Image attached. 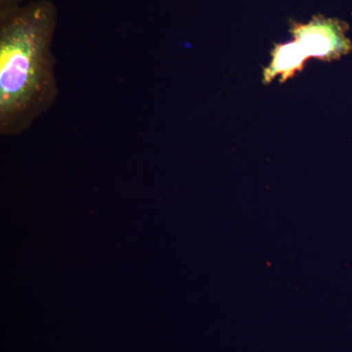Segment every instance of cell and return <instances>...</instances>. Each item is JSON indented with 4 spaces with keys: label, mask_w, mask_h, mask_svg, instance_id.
I'll use <instances>...</instances> for the list:
<instances>
[{
    "label": "cell",
    "mask_w": 352,
    "mask_h": 352,
    "mask_svg": "<svg viewBox=\"0 0 352 352\" xmlns=\"http://www.w3.org/2000/svg\"><path fill=\"white\" fill-rule=\"evenodd\" d=\"M58 12L34 0L0 12V134L29 131L59 95L52 45Z\"/></svg>",
    "instance_id": "obj_1"
},
{
    "label": "cell",
    "mask_w": 352,
    "mask_h": 352,
    "mask_svg": "<svg viewBox=\"0 0 352 352\" xmlns=\"http://www.w3.org/2000/svg\"><path fill=\"white\" fill-rule=\"evenodd\" d=\"M349 25L338 18L314 15L305 23L292 22L289 32L302 46L308 58L322 62H333L352 51V41L347 36Z\"/></svg>",
    "instance_id": "obj_2"
},
{
    "label": "cell",
    "mask_w": 352,
    "mask_h": 352,
    "mask_svg": "<svg viewBox=\"0 0 352 352\" xmlns=\"http://www.w3.org/2000/svg\"><path fill=\"white\" fill-rule=\"evenodd\" d=\"M309 58L296 41L278 43L271 52V61L263 69V82L270 85L278 78L283 83L302 72Z\"/></svg>",
    "instance_id": "obj_3"
},
{
    "label": "cell",
    "mask_w": 352,
    "mask_h": 352,
    "mask_svg": "<svg viewBox=\"0 0 352 352\" xmlns=\"http://www.w3.org/2000/svg\"><path fill=\"white\" fill-rule=\"evenodd\" d=\"M34 0H0V12L25 6Z\"/></svg>",
    "instance_id": "obj_4"
}]
</instances>
